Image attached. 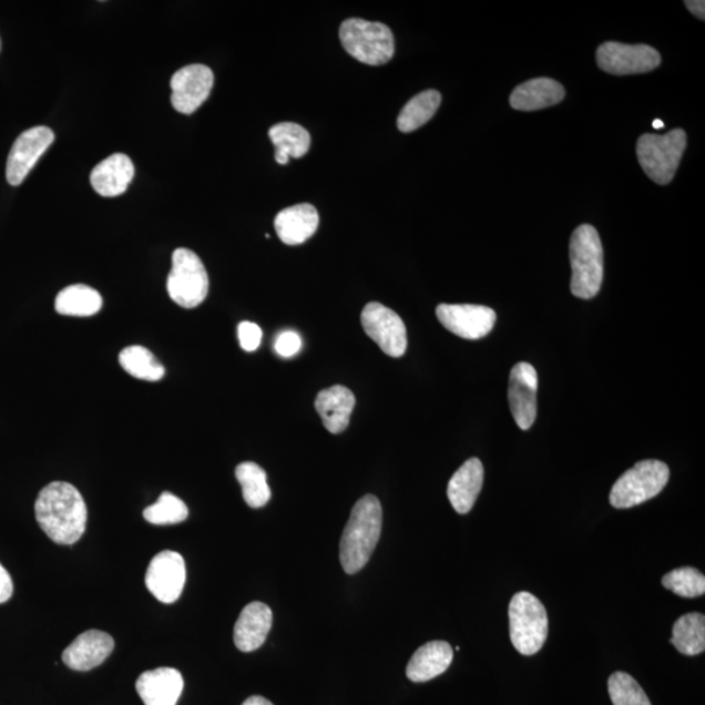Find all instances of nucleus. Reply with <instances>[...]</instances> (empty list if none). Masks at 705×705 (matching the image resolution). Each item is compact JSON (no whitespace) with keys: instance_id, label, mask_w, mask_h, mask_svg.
Listing matches in <instances>:
<instances>
[{"instance_id":"nucleus-23","label":"nucleus","mask_w":705,"mask_h":705,"mask_svg":"<svg viewBox=\"0 0 705 705\" xmlns=\"http://www.w3.org/2000/svg\"><path fill=\"white\" fill-rule=\"evenodd\" d=\"M452 660V646L447 642L426 643L411 656L407 666V677L416 683L429 682L447 672Z\"/></svg>"},{"instance_id":"nucleus-7","label":"nucleus","mask_w":705,"mask_h":705,"mask_svg":"<svg viewBox=\"0 0 705 705\" xmlns=\"http://www.w3.org/2000/svg\"><path fill=\"white\" fill-rule=\"evenodd\" d=\"M343 48L358 62L381 65L395 54V39L387 25L362 19L345 20L340 27Z\"/></svg>"},{"instance_id":"nucleus-19","label":"nucleus","mask_w":705,"mask_h":705,"mask_svg":"<svg viewBox=\"0 0 705 705\" xmlns=\"http://www.w3.org/2000/svg\"><path fill=\"white\" fill-rule=\"evenodd\" d=\"M319 227V213L311 204H296L277 213L275 229L285 245H303Z\"/></svg>"},{"instance_id":"nucleus-6","label":"nucleus","mask_w":705,"mask_h":705,"mask_svg":"<svg viewBox=\"0 0 705 705\" xmlns=\"http://www.w3.org/2000/svg\"><path fill=\"white\" fill-rule=\"evenodd\" d=\"M671 470L660 460L638 461L623 473L611 491L614 509H631L657 497L670 482Z\"/></svg>"},{"instance_id":"nucleus-24","label":"nucleus","mask_w":705,"mask_h":705,"mask_svg":"<svg viewBox=\"0 0 705 705\" xmlns=\"http://www.w3.org/2000/svg\"><path fill=\"white\" fill-rule=\"evenodd\" d=\"M564 94V88L555 80L539 78L519 85L511 94L510 104L520 112H535L560 104Z\"/></svg>"},{"instance_id":"nucleus-16","label":"nucleus","mask_w":705,"mask_h":705,"mask_svg":"<svg viewBox=\"0 0 705 705\" xmlns=\"http://www.w3.org/2000/svg\"><path fill=\"white\" fill-rule=\"evenodd\" d=\"M113 650L112 636L104 631L88 630L64 650L62 660L72 671L88 672L104 663Z\"/></svg>"},{"instance_id":"nucleus-39","label":"nucleus","mask_w":705,"mask_h":705,"mask_svg":"<svg viewBox=\"0 0 705 705\" xmlns=\"http://www.w3.org/2000/svg\"><path fill=\"white\" fill-rule=\"evenodd\" d=\"M652 126H653V129H656V130L657 129H664V122L660 121V120H656L655 122H653Z\"/></svg>"},{"instance_id":"nucleus-30","label":"nucleus","mask_w":705,"mask_h":705,"mask_svg":"<svg viewBox=\"0 0 705 705\" xmlns=\"http://www.w3.org/2000/svg\"><path fill=\"white\" fill-rule=\"evenodd\" d=\"M123 370L131 377L146 381H159L165 376V367L153 352L141 345H132L120 355Z\"/></svg>"},{"instance_id":"nucleus-13","label":"nucleus","mask_w":705,"mask_h":705,"mask_svg":"<svg viewBox=\"0 0 705 705\" xmlns=\"http://www.w3.org/2000/svg\"><path fill=\"white\" fill-rule=\"evenodd\" d=\"M437 317L443 327L466 340H480L493 330L497 314L480 305H447L437 307Z\"/></svg>"},{"instance_id":"nucleus-1","label":"nucleus","mask_w":705,"mask_h":705,"mask_svg":"<svg viewBox=\"0 0 705 705\" xmlns=\"http://www.w3.org/2000/svg\"><path fill=\"white\" fill-rule=\"evenodd\" d=\"M34 512L42 531L59 545H73L85 532L86 504L71 483H49L37 497Z\"/></svg>"},{"instance_id":"nucleus-38","label":"nucleus","mask_w":705,"mask_h":705,"mask_svg":"<svg viewBox=\"0 0 705 705\" xmlns=\"http://www.w3.org/2000/svg\"><path fill=\"white\" fill-rule=\"evenodd\" d=\"M242 705H274L266 697L263 696H252L245 701Z\"/></svg>"},{"instance_id":"nucleus-14","label":"nucleus","mask_w":705,"mask_h":705,"mask_svg":"<svg viewBox=\"0 0 705 705\" xmlns=\"http://www.w3.org/2000/svg\"><path fill=\"white\" fill-rule=\"evenodd\" d=\"M215 76L207 65L191 64L171 80L172 105L181 114H193L210 98Z\"/></svg>"},{"instance_id":"nucleus-4","label":"nucleus","mask_w":705,"mask_h":705,"mask_svg":"<svg viewBox=\"0 0 705 705\" xmlns=\"http://www.w3.org/2000/svg\"><path fill=\"white\" fill-rule=\"evenodd\" d=\"M512 645L524 656H533L545 644L549 620L545 606L529 592H519L509 607Z\"/></svg>"},{"instance_id":"nucleus-20","label":"nucleus","mask_w":705,"mask_h":705,"mask_svg":"<svg viewBox=\"0 0 705 705\" xmlns=\"http://www.w3.org/2000/svg\"><path fill=\"white\" fill-rule=\"evenodd\" d=\"M135 167L127 154L114 153L93 168L91 183L95 193L115 197L126 193Z\"/></svg>"},{"instance_id":"nucleus-27","label":"nucleus","mask_w":705,"mask_h":705,"mask_svg":"<svg viewBox=\"0 0 705 705\" xmlns=\"http://www.w3.org/2000/svg\"><path fill=\"white\" fill-rule=\"evenodd\" d=\"M671 643L682 655L696 656L705 650V616L701 613L682 615L674 623Z\"/></svg>"},{"instance_id":"nucleus-15","label":"nucleus","mask_w":705,"mask_h":705,"mask_svg":"<svg viewBox=\"0 0 705 705\" xmlns=\"http://www.w3.org/2000/svg\"><path fill=\"white\" fill-rule=\"evenodd\" d=\"M539 377L532 365L519 362L510 374L509 401L513 420L521 430L532 428L538 416Z\"/></svg>"},{"instance_id":"nucleus-25","label":"nucleus","mask_w":705,"mask_h":705,"mask_svg":"<svg viewBox=\"0 0 705 705\" xmlns=\"http://www.w3.org/2000/svg\"><path fill=\"white\" fill-rule=\"evenodd\" d=\"M272 143L276 146L277 164L286 165L290 159H300L310 150L311 136L300 124L283 122L268 131Z\"/></svg>"},{"instance_id":"nucleus-11","label":"nucleus","mask_w":705,"mask_h":705,"mask_svg":"<svg viewBox=\"0 0 705 705\" xmlns=\"http://www.w3.org/2000/svg\"><path fill=\"white\" fill-rule=\"evenodd\" d=\"M186 583V563L180 553H159L146 570L145 585L163 604H173L181 597Z\"/></svg>"},{"instance_id":"nucleus-37","label":"nucleus","mask_w":705,"mask_h":705,"mask_svg":"<svg viewBox=\"0 0 705 705\" xmlns=\"http://www.w3.org/2000/svg\"><path fill=\"white\" fill-rule=\"evenodd\" d=\"M687 10L689 12H692L693 14H695V17L697 19L704 20L705 18V3L703 2V0H687V2H685Z\"/></svg>"},{"instance_id":"nucleus-10","label":"nucleus","mask_w":705,"mask_h":705,"mask_svg":"<svg viewBox=\"0 0 705 705\" xmlns=\"http://www.w3.org/2000/svg\"><path fill=\"white\" fill-rule=\"evenodd\" d=\"M658 51L648 45H626L621 42H606L597 50V64L602 71L612 75H635L658 68Z\"/></svg>"},{"instance_id":"nucleus-22","label":"nucleus","mask_w":705,"mask_h":705,"mask_svg":"<svg viewBox=\"0 0 705 705\" xmlns=\"http://www.w3.org/2000/svg\"><path fill=\"white\" fill-rule=\"evenodd\" d=\"M483 483V466L477 458L469 459L462 464L448 483L447 495L460 515H466L479 498Z\"/></svg>"},{"instance_id":"nucleus-29","label":"nucleus","mask_w":705,"mask_h":705,"mask_svg":"<svg viewBox=\"0 0 705 705\" xmlns=\"http://www.w3.org/2000/svg\"><path fill=\"white\" fill-rule=\"evenodd\" d=\"M235 477L242 487L245 502L252 509H262L270 499V489L267 482V473L255 462H242L235 469Z\"/></svg>"},{"instance_id":"nucleus-36","label":"nucleus","mask_w":705,"mask_h":705,"mask_svg":"<svg viewBox=\"0 0 705 705\" xmlns=\"http://www.w3.org/2000/svg\"><path fill=\"white\" fill-rule=\"evenodd\" d=\"M13 593V582L2 564H0V604H4V602L9 601L12 597Z\"/></svg>"},{"instance_id":"nucleus-2","label":"nucleus","mask_w":705,"mask_h":705,"mask_svg":"<svg viewBox=\"0 0 705 705\" xmlns=\"http://www.w3.org/2000/svg\"><path fill=\"white\" fill-rule=\"evenodd\" d=\"M381 525L384 511L379 499L374 495L359 499L352 507L340 542V562L347 574H357L370 561L380 539Z\"/></svg>"},{"instance_id":"nucleus-3","label":"nucleus","mask_w":705,"mask_h":705,"mask_svg":"<svg viewBox=\"0 0 705 705\" xmlns=\"http://www.w3.org/2000/svg\"><path fill=\"white\" fill-rule=\"evenodd\" d=\"M571 293L582 299L596 297L604 280V249L592 225H580L570 241Z\"/></svg>"},{"instance_id":"nucleus-17","label":"nucleus","mask_w":705,"mask_h":705,"mask_svg":"<svg viewBox=\"0 0 705 705\" xmlns=\"http://www.w3.org/2000/svg\"><path fill=\"white\" fill-rule=\"evenodd\" d=\"M185 687L181 672L159 667L145 672L136 681V692L145 705H175Z\"/></svg>"},{"instance_id":"nucleus-34","label":"nucleus","mask_w":705,"mask_h":705,"mask_svg":"<svg viewBox=\"0 0 705 705\" xmlns=\"http://www.w3.org/2000/svg\"><path fill=\"white\" fill-rule=\"evenodd\" d=\"M263 333L258 325L252 321H242L238 326V339L241 348L246 351H255L260 347Z\"/></svg>"},{"instance_id":"nucleus-5","label":"nucleus","mask_w":705,"mask_h":705,"mask_svg":"<svg viewBox=\"0 0 705 705\" xmlns=\"http://www.w3.org/2000/svg\"><path fill=\"white\" fill-rule=\"evenodd\" d=\"M686 144V132L681 129L666 135L645 134L636 144L638 163L657 185H670L677 173Z\"/></svg>"},{"instance_id":"nucleus-28","label":"nucleus","mask_w":705,"mask_h":705,"mask_svg":"<svg viewBox=\"0 0 705 705\" xmlns=\"http://www.w3.org/2000/svg\"><path fill=\"white\" fill-rule=\"evenodd\" d=\"M440 102H442V95L438 91L429 90L415 95L399 114V130L408 134L422 127L436 115Z\"/></svg>"},{"instance_id":"nucleus-33","label":"nucleus","mask_w":705,"mask_h":705,"mask_svg":"<svg viewBox=\"0 0 705 705\" xmlns=\"http://www.w3.org/2000/svg\"><path fill=\"white\" fill-rule=\"evenodd\" d=\"M607 687L613 705H652L642 686L627 673L612 674Z\"/></svg>"},{"instance_id":"nucleus-18","label":"nucleus","mask_w":705,"mask_h":705,"mask_svg":"<svg viewBox=\"0 0 705 705\" xmlns=\"http://www.w3.org/2000/svg\"><path fill=\"white\" fill-rule=\"evenodd\" d=\"M270 607L263 602H252L242 611L234 626V643L242 652L259 650L272 627Z\"/></svg>"},{"instance_id":"nucleus-35","label":"nucleus","mask_w":705,"mask_h":705,"mask_svg":"<svg viewBox=\"0 0 705 705\" xmlns=\"http://www.w3.org/2000/svg\"><path fill=\"white\" fill-rule=\"evenodd\" d=\"M300 348H303V339L294 330H285L277 336L275 349L278 356L290 358L296 356Z\"/></svg>"},{"instance_id":"nucleus-8","label":"nucleus","mask_w":705,"mask_h":705,"mask_svg":"<svg viewBox=\"0 0 705 705\" xmlns=\"http://www.w3.org/2000/svg\"><path fill=\"white\" fill-rule=\"evenodd\" d=\"M167 277V293L176 305L195 308L208 296L210 278L200 256L188 248H176Z\"/></svg>"},{"instance_id":"nucleus-31","label":"nucleus","mask_w":705,"mask_h":705,"mask_svg":"<svg viewBox=\"0 0 705 705\" xmlns=\"http://www.w3.org/2000/svg\"><path fill=\"white\" fill-rule=\"evenodd\" d=\"M143 517L153 525L180 524L188 518V509L182 499L165 491L156 503L146 507Z\"/></svg>"},{"instance_id":"nucleus-9","label":"nucleus","mask_w":705,"mask_h":705,"mask_svg":"<svg viewBox=\"0 0 705 705\" xmlns=\"http://www.w3.org/2000/svg\"><path fill=\"white\" fill-rule=\"evenodd\" d=\"M367 336L378 344L387 356L399 358L408 348L407 327L391 308L378 303L367 304L361 314Z\"/></svg>"},{"instance_id":"nucleus-21","label":"nucleus","mask_w":705,"mask_h":705,"mask_svg":"<svg viewBox=\"0 0 705 705\" xmlns=\"http://www.w3.org/2000/svg\"><path fill=\"white\" fill-rule=\"evenodd\" d=\"M355 407V395L344 386L323 389L315 400V409H317L326 429L333 435H340L347 430Z\"/></svg>"},{"instance_id":"nucleus-26","label":"nucleus","mask_w":705,"mask_h":705,"mask_svg":"<svg viewBox=\"0 0 705 705\" xmlns=\"http://www.w3.org/2000/svg\"><path fill=\"white\" fill-rule=\"evenodd\" d=\"M101 307V294L91 286L82 284L68 286L58 294L55 299L57 313L65 317H93Z\"/></svg>"},{"instance_id":"nucleus-32","label":"nucleus","mask_w":705,"mask_h":705,"mask_svg":"<svg viewBox=\"0 0 705 705\" xmlns=\"http://www.w3.org/2000/svg\"><path fill=\"white\" fill-rule=\"evenodd\" d=\"M663 585L666 590L685 599L703 596L705 593V576L699 570L693 568H681L667 572L663 578Z\"/></svg>"},{"instance_id":"nucleus-12","label":"nucleus","mask_w":705,"mask_h":705,"mask_svg":"<svg viewBox=\"0 0 705 705\" xmlns=\"http://www.w3.org/2000/svg\"><path fill=\"white\" fill-rule=\"evenodd\" d=\"M54 139L53 131L39 126L24 131L14 141L6 168L7 181L11 186H20L24 182L42 154L53 144Z\"/></svg>"}]
</instances>
